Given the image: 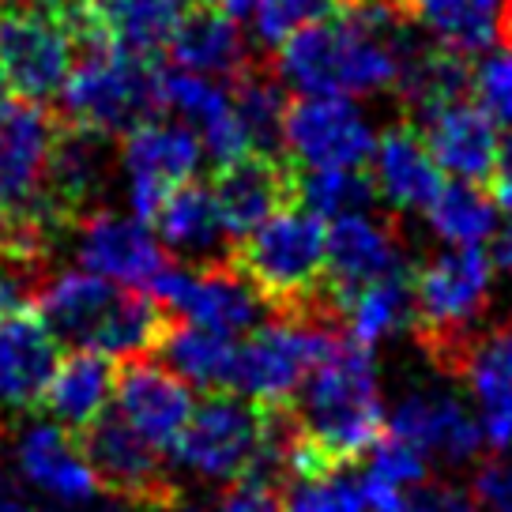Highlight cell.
Listing matches in <instances>:
<instances>
[{
	"mask_svg": "<svg viewBox=\"0 0 512 512\" xmlns=\"http://www.w3.org/2000/svg\"><path fill=\"white\" fill-rule=\"evenodd\" d=\"M219 8H223L230 19H253V12L260 8V0H219Z\"/></svg>",
	"mask_w": 512,
	"mask_h": 512,
	"instance_id": "bcb514c9",
	"label": "cell"
},
{
	"mask_svg": "<svg viewBox=\"0 0 512 512\" xmlns=\"http://www.w3.org/2000/svg\"><path fill=\"white\" fill-rule=\"evenodd\" d=\"M343 0H260L253 12V38L260 49H279L287 38L313 27L320 19H332Z\"/></svg>",
	"mask_w": 512,
	"mask_h": 512,
	"instance_id": "8d00e7d4",
	"label": "cell"
},
{
	"mask_svg": "<svg viewBox=\"0 0 512 512\" xmlns=\"http://www.w3.org/2000/svg\"><path fill=\"white\" fill-rule=\"evenodd\" d=\"M4 87H8V83H4V72H0V91H4Z\"/></svg>",
	"mask_w": 512,
	"mask_h": 512,
	"instance_id": "f5cc1de1",
	"label": "cell"
},
{
	"mask_svg": "<svg viewBox=\"0 0 512 512\" xmlns=\"http://www.w3.org/2000/svg\"><path fill=\"white\" fill-rule=\"evenodd\" d=\"M471 95L494 125L512 128V46L486 53L482 64L471 72Z\"/></svg>",
	"mask_w": 512,
	"mask_h": 512,
	"instance_id": "ab89813d",
	"label": "cell"
},
{
	"mask_svg": "<svg viewBox=\"0 0 512 512\" xmlns=\"http://www.w3.org/2000/svg\"><path fill=\"white\" fill-rule=\"evenodd\" d=\"M72 256L76 268L128 290H151L166 268V256L151 226L140 223L136 215H117L106 208L72 223Z\"/></svg>",
	"mask_w": 512,
	"mask_h": 512,
	"instance_id": "4fadbf2b",
	"label": "cell"
},
{
	"mask_svg": "<svg viewBox=\"0 0 512 512\" xmlns=\"http://www.w3.org/2000/svg\"><path fill=\"white\" fill-rule=\"evenodd\" d=\"M46 283L42 275V253L0 245V320L23 313L31 302H38V290Z\"/></svg>",
	"mask_w": 512,
	"mask_h": 512,
	"instance_id": "f35d334b",
	"label": "cell"
},
{
	"mask_svg": "<svg viewBox=\"0 0 512 512\" xmlns=\"http://www.w3.org/2000/svg\"><path fill=\"white\" fill-rule=\"evenodd\" d=\"M369 166L377 196L396 211H426L437 200V192L445 189L441 166L433 162L422 132L411 125H392L381 132Z\"/></svg>",
	"mask_w": 512,
	"mask_h": 512,
	"instance_id": "484cf974",
	"label": "cell"
},
{
	"mask_svg": "<svg viewBox=\"0 0 512 512\" xmlns=\"http://www.w3.org/2000/svg\"><path fill=\"white\" fill-rule=\"evenodd\" d=\"M159 110V68L106 42L83 46L80 61L61 91L64 125L106 140L113 136L125 140L132 128L151 121Z\"/></svg>",
	"mask_w": 512,
	"mask_h": 512,
	"instance_id": "8992f818",
	"label": "cell"
},
{
	"mask_svg": "<svg viewBox=\"0 0 512 512\" xmlns=\"http://www.w3.org/2000/svg\"><path fill=\"white\" fill-rule=\"evenodd\" d=\"M336 317L347 324V339L373 351L381 339L415 324V275L403 272L354 290L351 298L336 305Z\"/></svg>",
	"mask_w": 512,
	"mask_h": 512,
	"instance_id": "4dcf8cb0",
	"label": "cell"
},
{
	"mask_svg": "<svg viewBox=\"0 0 512 512\" xmlns=\"http://www.w3.org/2000/svg\"><path fill=\"white\" fill-rule=\"evenodd\" d=\"M471 494L482 512H512V456H497L475 471Z\"/></svg>",
	"mask_w": 512,
	"mask_h": 512,
	"instance_id": "60d3db41",
	"label": "cell"
},
{
	"mask_svg": "<svg viewBox=\"0 0 512 512\" xmlns=\"http://www.w3.org/2000/svg\"><path fill=\"white\" fill-rule=\"evenodd\" d=\"M181 19L185 8H177L174 0H80L68 23L76 27L83 46L106 42L128 57L151 61L170 53Z\"/></svg>",
	"mask_w": 512,
	"mask_h": 512,
	"instance_id": "ac0fdd59",
	"label": "cell"
},
{
	"mask_svg": "<svg viewBox=\"0 0 512 512\" xmlns=\"http://www.w3.org/2000/svg\"><path fill=\"white\" fill-rule=\"evenodd\" d=\"M294 185H298V174L287 162L260 159V155L219 170L211 192H215V204H219L230 241L238 245L253 234L256 226L268 223L275 211L290 208L294 204Z\"/></svg>",
	"mask_w": 512,
	"mask_h": 512,
	"instance_id": "603a6c76",
	"label": "cell"
},
{
	"mask_svg": "<svg viewBox=\"0 0 512 512\" xmlns=\"http://www.w3.org/2000/svg\"><path fill=\"white\" fill-rule=\"evenodd\" d=\"M283 144L302 170H366L377 151V132L354 98L305 95L290 102Z\"/></svg>",
	"mask_w": 512,
	"mask_h": 512,
	"instance_id": "7c38bea8",
	"label": "cell"
},
{
	"mask_svg": "<svg viewBox=\"0 0 512 512\" xmlns=\"http://www.w3.org/2000/svg\"><path fill=\"white\" fill-rule=\"evenodd\" d=\"M418 125L441 174L467 181V185H479L490 174H497L501 140H497V125L479 102L464 98V102L441 106Z\"/></svg>",
	"mask_w": 512,
	"mask_h": 512,
	"instance_id": "cb8c5ba5",
	"label": "cell"
},
{
	"mask_svg": "<svg viewBox=\"0 0 512 512\" xmlns=\"http://www.w3.org/2000/svg\"><path fill=\"white\" fill-rule=\"evenodd\" d=\"M505 4L509 0H407V16L426 31L430 46L475 57L505 34Z\"/></svg>",
	"mask_w": 512,
	"mask_h": 512,
	"instance_id": "f1b7e54d",
	"label": "cell"
},
{
	"mask_svg": "<svg viewBox=\"0 0 512 512\" xmlns=\"http://www.w3.org/2000/svg\"><path fill=\"white\" fill-rule=\"evenodd\" d=\"M407 272L403 241L377 215H347L328 223V302L336 309L354 290Z\"/></svg>",
	"mask_w": 512,
	"mask_h": 512,
	"instance_id": "d6986e66",
	"label": "cell"
},
{
	"mask_svg": "<svg viewBox=\"0 0 512 512\" xmlns=\"http://www.w3.org/2000/svg\"><path fill=\"white\" fill-rule=\"evenodd\" d=\"M407 12L388 4H351L332 19L287 38L275 53V76L305 95H381L396 91L418 42Z\"/></svg>",
	"mask_w": 512,
	"mask_h": 512,
	"instance_id": "6da1fadb",
	"label": "cell"
},
{
	"mask_svg": "<svg viewBox=\"0 0 512 512\" xmlns=\"http://www.w3.org/2000/svg\"><path fill=\"white\" fill-rule=\"evenodd\" d=\"M159 106L170 110L181 125L196 128V136L219 117L234 110V95L226 91V83L189 72V68H159Z\"/></svg>",
	"mask_w": 512,
	"mask_h": 512,
	"instance_id": "e575fe53",
	"label": "cell"
},
{
	"mask_svg": "<svg viewBox=\"0 0 512 512\" xmlns=\"http://www.w3.org/2000/svg\"><path fill=\"white\" fill-rule=\"evenodd\" d=\"M185 512H208V509H185Z\"/></svg>",
	"mask_w": 512,
	"mask_h": 512,
	"instance_id": "9f6ffc18",
	"label": "cell"
},
{
	"mask_svg": "<svg viewBox=\"0 0 512 512\" xmlns=\"http://www.w3.org/2000/svg\"><path fill=\"white\" fill-rule=\"evenodd\" d=\"M407 497H411L415 512H482L475 494L456 486V482H422Z\"/></svg>",
	"mask_w": 512,
	"mask_h": 512,
	"instance_id": "b9f144b4",
	"label": "cell"
},
{
	"mask_svg": "<svg viewBox=\"0 0 512 512\" xmlns=\"http://www.w3.org/2000/svg\"><path fill=\"white\" fill-rule=\"evenodd\" d=\"M377 200V185L362 170H302L294 185V204L328 223L347 215H373Z\"/></svg>",
	"mask_w": 512,
	"mask_h": 512,
	"instance_id": "836d02e7",
	"label": "cell"
},
{
	"mask_svg": "<svg viewBox=\"0 0 512 512\" xmlns=\"http://www.w3.org/2000/svg\"><path fill=\"white\" fill-rule=\"evenodd\" d=\"M490 256H494L497 272H512V223L494 234V241H490Z\"/></svg>",
	"mask_w": 512,
	"mask_h": 512,
	"instance_id": "f6af8a7d",
	"label": "cell"
},
{
	"mask_svg": "<svg viewBox=\"0 0 512 512\" xmlns=\"http://www.w3.org/2000/svg\"><path fill=\"white\" fill-rule=\"evenodd\" d=\"M467 381L482 422V437L494 452L512 448V320L475 336L456 369Z\"/></svg>",
	"mask_w": 512,
	"mask_h": 512,
	"instance_id": "d4e9b609",
	"label": "cell"
},
{
	"mask_svg": "<svg viewBox=\"0 0 512 512\" xmlns=\"http://www.w3.org/2000/svg\"><path fill=\"white\" fill-rule=\"evenodd\" d=\"M328 317H283L260 324L238 343L234 392L268 411H283L302 396V384L339 343Z\"/></svg>",
	"mask_w": 512,
	"mask_h": 512,
	"instance_id": "ba28073f",
	"label": "cell"
},
{
	"mask_svg": "<svg viewBox=\"0 0 512 512\" xmlns=\"http://www.w3.org/2000/svg\"><path fill=\"white\" fill-rule=\"evenodd\" d=\"M38 313L72 351H95L121 362L155 351L170 324L166 309L147 290L117 287L83 268L46 279L38 290Z\"/></svg>",
	"mask_w": 512,
	"mask_h": 512,
	"instance_id": "3957f363",
	"label": "cell"
},
{
	"mask_svg": "<svg viewBox=\"0 0 512 512\" xmlns=\"http://www.w3.org/2000/svg\"><path fill=\"white\" fill-rule=\"evenodd\" d=\"M366 494H369V512H415L407 494L384 490V486H373V482H366Z\"/></svg>",
	"mask_w": 512,
	"mask_h": 512,
	"instance_id": "ee69618b",
	"label": "cell"
},
{
	"mask_svg": "<svg viewBox=\"0 0 512 512\" xmlns=\"http://www.w3.org/2000/svg\"><path fill=\"white\" fill-rule=\"evenodd\" d=\"M219 512H283V497L264 482H238L223 494Z\"/></svg>",
	"mask_w": 512,
	"mask_h": 512,
	"instance_id": "7bdbcfd3",
	"label": "cell"
},
{
	"mask_svg": "<svg viewBox=\"0 0 512 512\" xmlns=\"http://www.w3.org/2000/svg\"><path fill=\"white\" fill-rule=\"evenodd\" d=\"M155 238L166 253L177 256V264H192V268L234 264V249H238L226 234L215 192L200 181H189L166 196V204L155 215Z\"/></svg>",
	"mask_w": 512,
	"mask_h": 512,
	"instance_id": "44dd1931",
	"label": "cell"
},
{
	"mask_svg": "<svg viewBox=\"0 0 512 512\" xmlns=\"http://www.w3.org/2000/svg\"><path fill=\"white\" fill-rule=\"evenodd\" d=\"M98 512H125V509H98Z\"/></svg>",
	"mask_w": 512,
	"mask_h": 512,
	"instance_id": "11a10c76",
	"label": "cell"
},
{
	"mask_svg": "<svg viewBox=\"0 0 512 512\" xmlns=\"http://www.w3.org/2000/svg\"><path fill=\"white\" fill-rule=\"evenodd\" d=\"M283 512H369L366 479H351L343 467L294 479L283 490Z\"/></svg>",
	"mask_w": 512,
	"mask_h": 512,
	"instance_id": "d590c367",
	"label": "cell"
},
{
	"mask_svg": "<svg viewBox=\"0 0 512 512\" xmlns=\"http://www.w3.org/2000/svg\"><path fill=\"white\" fill-rule=\"evenodd\" d=\"M61 125L38 102L0 98V223L8 234L49 241V159Z\"/></svg>",
	"mask_w": 512,
	"mask_h": 512,
	"instance_id": "52a82bcc",
	"label": "cell"
},
{
	"mask_svg": "<svg viewBox=\"0 0 512 512\" xmlns=\"http://www.w3.org/2000/svg\"><path fill=\"white\" fill-rule=\"evenodd\" d=\"M113 400H117V415L159 452H174L196 411L192 384H185L162 362H151L147 354L117 366Z\"/></svg>",
	"mask_w": 512,
	"mask_h": 512,
	"instance_id": "9a60e30c",
	"label": "cell"
},
{
	"mask_svg": "<svg viewBox=\"0 0 512 512\" xmlns=\"http://www.w3.org/2000/svg\"><path fill=\"white\" fill-rule=\"evenodd\" d=\"M177 8H185V12H196V8H211V0H174Z\"/></svg>",
	"mask_w": 512,
	"mask_h": 512,
	"instance_id": "f907efd6",
	"label": "cell"
},
{
	"mask_svg": "<svg viewBox=\"0 0 512 512\" xmlns=\"http://www.w3.org/2000/svg\"><path fill=\"white\" fill-rule=\"evenodd\" d=\"M204 162V144L196 128L181 121L151 117L140 128H132L121 140V174H125L128 215L140 223H155L166 196L181 185L196 181Z\"/></svg>",
	"mask_w": 512,
	"mask_h": 512,
	"instance_id": "30bf717a",
	"label": "cell"
},
{
	"mask_svg": "<svg viewBox=\"0 0 512 512\" xmlns=\"http://www.w3.org/2000/svg\"><path fill=\"white\" fill-rule=\"evenodd\" d=\"M494 256L482 245L441 249L415 275V332L433 362L460 369L494 294Z\"/></svg>",
	"mask_w": 512,
	"mask_h": 512,
	"instance_id": "5b68a950",
	"label": "cell"
},
{
	"mask_svg": "<svg viewBox=\"0 0 512 512\" xmlns=\"http://www.w3.org/2000/svg\"><path fill=\"white\" fill-rule=\"evenodd\" d=\"M426 223L452 249L486 245L497 234V204L479 185L448 181L445 189L437 192V200L426 208Z\"/></svg>",
	"mask_w": 512,
	"mask_h": 512,
	"instance_id": "d6a6232c",
	"label": "cell"
},
{
	"mask_svg": "<svg viewBox=\"0 0 512 512\" xmlns=\"http://www.w3.org/2000/svg\"><path fill=\"white\" fill-rule=\"evenodd\" d=\"M505 46H512V0L505 4Z\"/></svg>",
	"mask_w": 512,
	"mask_h": 512,
	"instance_id": "816d5d0a",
	"label": "cell"
},
{
	"mask_svg": "<svg viewBox=\"0 0 512 512\" xmlns=\"http://www.w3.org/2000/svg\"><path fill=\"white\" fill-rule=\"evenodd\" d=\"M4 234H8V230H4V223H0V241H4Z\"/></svg>",
	"mask_w": 512,
	"mask_h": 512,
	"instance_id": "db71d44e",
	"label": "cell"
},
{
	"mask_svg": "<svg viewBox=\"0 0 512 512\" xmlns=\"http://www.w3.org/2000/svg\"><path fill=\"white\" fill-rule=\"evenodd\" d=\"M166 313H177L185 324H200L223 336H249L264 313V298L238 272V264L192 268V264H166L159 279L147 290Z\"/></svg>",
	"mask_w": 512,
	"mask_h": 512,
	"instance_id": "8fae6325",
	"label": "cell"
},
{
	"mask_svg": "<svg viewBox=\"0 0 512 512\" xmlns=\"http://www.w3.org/2000/svg\"><path fill=\"white\" fill-rule=\"evenodd\" d=\"M366 482L396 494H411L422 482H430V456L400 437H381V445L369 452Z\"/></svg>",
	"mask_w": 512,
	"mask_h": 512,
	"instance_id": "74e56055",
	"label": "cell"
},
{
	"mask_svg": "<svg viewBox=\"0 0 512 512\" xmlns=\"http://www.w3.org/2000/svg\"><path fill=\"white\" fill-rule=\"evenodd\" d=\"M230 95H234V113L241 117V125L249 132L253 155L260 159H279L283 162V128H287V87L283 80L268 72L264 64L245 68L238 80H230Z\"/></svg>",
	"mask_w": 512,
	"mask_h": 512,
	"instance_id": "1f68e13d",
	"label": "cell"
},
{
	"mask_svg": "<svg viewBox=\"0 0 512 512\" xmlns=\"http://www.w3.org/2000/svg\"><path fill=\"white\" fill-rule=\"evenodd\" d=\"M0 512H38L34 505H27V501H19V497H0Z\"/></svg>",
	"mask_w": 512,
	"mask_h": 512,
	"instance_id": "681fc988",
	"label": "cell"
},
{
	"mask_svg": "<svg viewBox=\"0 0 512 512\" xmlns=\"http://www.w3.org/2000/svg\"><path fill=\"white\" fill-rule=\"evenodd\" d=\"M294 422L324 471H339L381 445L388 411L373 351L339 339L302 384Z\"/></svg>",
	"mask_w": 512,
	"mask_h": 512,
	"instance_id": "7a4b0ae2",
	"label": "cell"
},
{
	"mask_svg": "<svg viewBox=\"0 0 512 512\" xmlns=\"http://www.w3.org/2000/svg\"><path fill=\"white\" fill-rule=\"evenodd\" d=\"M155 354L162 366L192 388H204L211 396L234 388V366H238V339L234 336L211 332L200 324H185V320H170Z\"/></svg>",
	"mask_w": 512,
	"mask_h": 512,
	"instance_id": "f546056e",
	"label": "cell"
},
{
	"mask_svg": "<svg viewBox=\"0 0 512 512\" xmlns=\"http://www.w3.org/2000/svg\"><path fill=\"white\" fill-rule=\"evenodd\" d=\"M106 144H110L106 136L61 125L46 181V211L57 230L98 211L95 200L110 181V147Z\"/></svg>",
	"mask_w": 512,
	"mask_h": 512,
	"instance_id": "7402d4cb",
	"label": "cell"
},
{
	"mask_svg": "<svg viewBox=\"0 0 512 512\" xmlns=\"http://www.w3.org/2000/svg\"><path fill=\"white\" fill-rule=\"evenodd\" d=\"M80 445L95 467L102 490L147 509H162L174 501V482L162 464V452L147 445L121 415H102L91 430L80 433Z\"/></svg>",
	"mask_w": 512,
	"mask_h": 512,
	"instance_id": "5bb4252c",
	"label": "cell"
},
{
	"mask_svg": "<svg viewBox=\"0 0 512 512\" xmlns=\"http://www.w3.org/2000/svg\"><path fill=\"white\" fill-rule=\"evenodd\" d=\"M113 392H117L113 358L95 351H72L68 358H61V366L53 373L46 396H42V411L57 426L80 437L106 415Z\"/></svg>",
	"mask_w": 512,
	"mask_h": 512,
	"instance_id": "4316f807",
	"label": "cell"
},
{
	"mask_svg": "<svg viewBox=\"0 0 512 512\" xmlns=\"http://www.w3.org/2000/svg\"><path fill=\"white\" fill-rule=\"evenodd\" d=\"M16 467L27 486L61 501V505H87L102 490L80 437L57 426V422L27 426V433L16 445Z\"/></svg>",
	"mask_w": 512,
	"mask_h": 512,
	"instance_id": "ffe728a7",
	"label": "cell"
},
{
	"mask_svg": "<svg viewBox=\"0 0 512 512\" xmlns=\"http://www.w3.org/2000/svg\"><path fill=\"white\" fill-rule=\"evenodd\" d=\"M497 177H512V132L501 140V155H497Z\"/></svg>",
	"mask_w": 512,
	"mask_h": 512,
	"instance_id": "c3c4849f",
	"label": "cell"
},
{
	"mask_svg": "<svg viewBox=\"0 0 512 512\" xmlns=\"http://www.w3.org/2000/svg\"><path fill=\"white\" fill-rule=\"evenodd\" d=\"M61 366V339L42 313H12L0 320V422L42 407Z\"/></svg>",
	"mask_w": 512,
	"mask_h": 512,
	"instance_id": "e0dca14e",
	"label": "cell"
},
{
	"mask_svg": "<svg viewBox=\"0 0 512 512\" xmlns=\"http://www.w3.org/2000/svg\"><path fill=\"white\" fill-rule=\"evenodd\" d=\"M170 57L177 68H189V72H200L211 80H238L245 68L256 64L238 19H230L223 8L219 12L215 8L185 12L174 42H170Z\"/></svg>",
	"mask_w": 512,
	"mask_h": 512,
	"instance_id": "83f0119b",
	"label": "cell"
},
{
	"mask_svg": "<svg viewBox=\"0 0 512 512\" xmlns=\"http://www.w3.org/2000/svg\"><path fill=\"white\" fill-rule=\"evenodd\" d=\"M388 437H400L418 452L448 460V464H471L486 445L479 415L460 396L441 392V388L407 392L388 411Z\"/></svg>",
	"mask_w": 512,
	"mask_h": 512,
	"instance_id": "2e32d148",
	"label": "cell"
},
{
	"mask_svg": "<svg viewBox=\"0 0 512 512\" xmlns=\"http://www.w3.org/2000/svg\"><path fill=\"white\" fill-rule=\"evenodd\" d=\"M494 204L497 211H505L512 223V177H497L494 181Z\"/></svg>",
	"mask_w": 512,
	"mask_h": 512,
	"instance_id": "7dc6e473",
	"label": "cell"
},
{
	"mask_svg": "<svg viewBox=\"0 0 512 512\" xmlns=\"http://www.w3.org/2000/svg\"><path fill=\"white\" fill-rule=\"evenodd\" d=\"M83 42L64 16L0 4V72L23 102L61 98Z\"/></svg>",
	"mask_w": 512,
	"mask_h": 512,
	"instance_id": "9c48e42d",
	"label": "cell"
},
{
	"mask_svg": "<svg viewBox=\"0 0 512 512\" xmlns=\"http://www.w3.org/2000/svg\"><path fill=\"white\" fill-rule=\"evenodd\" d=\"M238 272L256 287V294L275 305L283 317H328V226L313 211H275L234 249Z\"/></svg>",
	"mask_w": 512,
	"mask_h": 512,
	"instance_id": "277c9868",
	"label": "cell"
}]
</instances>
